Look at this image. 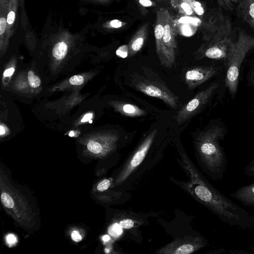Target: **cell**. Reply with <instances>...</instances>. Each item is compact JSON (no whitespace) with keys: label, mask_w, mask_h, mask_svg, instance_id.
<instances>
[{"label":"cell","mask_w":254,"mask_h":254,"mask_svg":"<svg viewBox=\"0 0 254 254\" xmlns=\"http://www.w3.org/2000/svg\"><path fill=\"white\" fill-rule=\"evenodd\" d=\"M182 160L190 175V180L182 185L186 191L222 222L240 229L254 230L253 213L236 204L214 187L184 154Z\"/></svg>","instance_id":"cell-1"},{"label":"cell","mask_w":254,"mask_h":254,"mask_svg":"<svg viewBox=\"0 0 254 254\" xmlns=\"http://www.w3.org/2000/svg\"><path fill=\"white\" fill-rule=\"evenodd\" d=\"M226 133L221 126L214 125L200 132L195 140L201 167L213 181H221L226 172L227 158L220 143Z\"/></svg>","instance_id":"cell-2"},{"label":"cell","mask_w":254,"mask_h":254,"mask_svg":"<svg viewBox=\"0 0 254 254\" xmlns=\"http://www.w3.org/2000/svg\"><path fill=\"white\" fill-rule=\"evenodd\" d=\"M254 49V37L240 31L238 39L233 43L230 53L225 77V85L232 97H235L238 88L241 65L247 53Z\"/></svg>","instance_id":"cell-3"},{"label":"cell","mask_w":254,"mask_h":254,"mask_svg":"<svg viewBox=\"0 0 254 254\" xmlns=\"http://www.w3.org/2000/svg\"><path fill=\"white\" fill-rule=\"evenodd\" d=\"M231 26L228 22L221 24L218 30L198 50L201 58L222 60L227 66L233 42L230 38Z\"/></svg>","instance_id":"cell-4"},{"label":"cell","mask_w":254,"mask_h":254,"mask_svg":"<svg viewBox=\"0 0 254 254\" xmlns=\"http://www.w3.org/2000/svg\"><path fill=\"white\" fill-rule=\"evenodd\" d=\"M207 241L200 235L184 236L175 239L157 250V254H190L205 247Z\"/></svg>","instance_id":"cell-5"},{"label":"cell","mask_w":254,"mask_h":254,"mask_svg":"<svg viewBox=\"0 0 254 254\" xmlns=\"http://www.w3.org/2000/svg\"><path fill=\"white\" fill-rule=\"evenodd\" d=\"M218 86V83H212L185 104L176 116V121L178 124L184 123L199 112L210 101Z\"/></svg>","instance_id":"cell-6"},{"label":"cell","mask_w":254,"mask_h":254,"mask_svg":"<svg viewBox=\"0 0 254 254\" xmlns=\"http://www.w3.org/2000/svg\"><path fill=\"white\" fill-rule=\"evenodd\" d=\"M165 19L163 45L165 58V66L171 67L175 62L177 45L174 21L167 9H165Z\"/></svg>","instance_id":"cell-7"},{"label":"cell","mask_w":254,"mask_h":254,"mask_svg":"<svg viewBox=\"0 0 254 254\" xmlns=\"http://www.w3.org/2000/svg\"><path fill=\"white\" fill-rule=\"evenodd\" d=\"M135 86L140 92L148 96L159 98L173 108L178 107L177 97L159 82L144 80L138 82Z\"/></svg>","instance_id":"cell-8"},{"label":"cell","mask_w":254,"mask_h":254,"mask_svg":"<svg viewBox=\"0 0 254 254\" xmlns=\"http://www.w3.org/2000/svg\"><path fill=\"white\" fill-rule=\"evenodd\" d=\"M157 130L154 129L145 138L132 157L126 164L119 180L124 181L142 162L147 154L154 138Z\"/></svg>","instance_id":"cell-9"},{"label":"cell","mask_w":254,"mask_h":254,"mask_svg":"<svg viewBox=\"0 0 254 254\" xmlns=\"http://www.w3.org/2000/svg\"><path fill=\"white\" fill-rule=\"evenodd\" d=\"M219 68L214 66H195L188 70L185 81L190 89H192L207 81L219 72Z\"/></svg>","instance_id":"cell-10"},{"label":"cell","mask_w":254,"mask_h":254,"mask_svg":"<svg viewBox=\"0 0 254 254\" xmlns=\"http://www.w3.org/2000/svg\"><path fill=\"white\" fill-rule=\"evenodd\" d=\"M165 9L164 7H161L157 10L154 27L156 53L161 64L165 66L166 63L163 45V36L165 21Z\"/></svg>","instance_id":"cell-11"},{"label":"cell","mask_w":254,"mask_h":254,"mask_svg":"<svg viewBox=\"0 0 254 254\" xmlns=\"http://www.w3.org/2000/svg\"><path fill=\"white\" fill-rule=\"evenodd\" d=\"M149 24V22L143 24L130 39L127 44L129 57L134 56L142 48L147 38Z\"/></svg>","instance_id":"cell-12"},{"label":"cell","mask_w":254,"mask_h":254,"mask_svg":"<svg viewBox=\"0 0 254 254\" xmlns=\"http://www.w3.org/2000/svg\"><path fill=\"white\" fill-rule=\"evenodd\" d=\"M230 196L246 207H254V183L240 188L230 193Z\"/></svg>","instance_id":"cell-13"},{"label":"cell","mask_w":254,"mask_h":254,"mask_svg":"<svg viewBox=\"0 0 254 254\" xmlns=\"http://www.w3.org/2000/svg\"><path fill=\"white\" fill-rule=\"evenodd\" d=\"M239 8L243 19L254 30V0H239Z\"/></svg>","instance_id":"cell-14"},{"label":"cell","mask_w":254,"mask_h":254,"mask_svg":"<svg viewBox=\"0 0 254 254\" xmlns=\"http://www.w3.org/2000/svg\"><path fill=\"white\" fill-rule=\"evenodd\" d=\"M116 109L124 116L136 117L145 115V112L137 106L128 103H119L116 105Z\"/></svg>","instance_id":"cell-15"},{"label":"cell","mask_w":254,"mask_h":254,"mask_svg":"<svg viewBox=\"0 0 254 254\" xmlns=\"http://www.w3.org/2000/svg\"><path fill=\"white\" fill-rule=\"evenodd\" d=\"M9 0H0V40L6 30L7 16L8 13Z\"/></svg>","instance_id":"cell-16"},{"label":"cell","mask_w":254,"mask_h":254,"mask_svg":"<svg viewBox=\"0 0 254 254\" xmlns=\"http://www.w3.org/2000/svg\"><path fill=\"white\" fill-rule=\"evenodd\" d=\"M171 4L183 15L193 17L196 15L190 5L184 0H171Z\"/></svg>","instance_id":"cell-17"},{"label":"cell","mask_w":254,"mask_h":254,"mask_svg":"<svg viewBox=\"0 0 254 254\" xmlns=\"http://www.w3.org/2000/svg\"><path fill=\"white\" fill-rule=\"evenodd\" d=\"M17 0H9L8 13L7 16V28L6 30V36H9L11 34V28L15 19V11H16Z\"/></svg>","instance_id":"cell-18"},{"label":"cell","mask_w":254,"mask_h":254,"mask_svg":"<svg viewBox=\"0 0 254 254\" xmlns=\"http://www.w3.org/2000/svg\"><path fill=\"white\" fill-rule=\"evenodd\" d=\"M67 52V46L64 42L57 43L53 48V56L58 60H62L65 56Z\"/></svg>","instance_id":"cell-19"},{"label":"cell","mask_w":254,"mask_h":254,"mask_svg":"<svg viewBox=\"0 0 254 254\" xmlns=\"http://www.w3.org/2000/svg\"><path fill=\"white\" fill-rule=\"evenodd\" d=\"M187 2L196 15L202 17L205 12L204 7L202 4L196 0H184Z\"/></svg>","instance_id":"cell-20"},{"label":"cell","mask_w":254,"mask_h":254,"mask_svg":"<svg viewBox=\"0 0 254 254\" xmlns=\"http://www.w3.org/2000/svg\"><path fill=\"white\" fill-rule=\"evenodd\" d=\"M87 147L90 152L94 154H99L104 149L100 143L95 141L89 142Z\"/></svg>","instance_id":"cell-21"},{"label":"cell","mask_w":254,"mask_h":254,"mask_svg":"<svg viewBox=\"0 0 254 254\" xmlns=\"http://www.w3.org/2000/svg\"><path fill=\"white\" fill-rule=\"evenodd\" d=\"M28 80L29 84L32 87L36 88L41 84V80L40 78L34 75L32 70L29 71L28 73Z\"/></svg>","instance_id":"cell-22"},{"label":"cell","mask_w":254,"mask_h":254,"mask_svg":"<svg viewBox=\"0 0 254 254\" xmlns=\"http://www.w3.org/2000/svg\"><path fill=\"white\" fill-rule=\"evenodd\" d=\"M1 200L3 204L8 208L13 207L14 205L12 198L6 192L1 193Z\"/></svg>","instance_id":"cell-23"},{"label":"cell","mask_w":254,"mask_h":254,"mask_svg":"<svg viewBox=\"0 0 254 254\" xmlns=\"http://www.w3.org/2000/svg\"><path fill=\"white\" fill-rule=\"evenodd\" d=\"M139 8L143 9V12L144 14H145V12H146L145 8L150 7L155 5V2L151 0H135Z\"/></svg>","instance_id":"cell-24"},{"label":"cell","mask_w":254,"mask_h":254,"mask_svg":"<svg viewBox=\"0 0 254 254\" xmlns=\"http://www.w3.org/2000/svg\"><path fill=\"white\" fill-rule=\"evenodd\" d=\"M244 174L248 177L254 176V158L244 168Z\"/></svg>","instance_id":"cell-25"},{"label":"cell","mask_w":254,"mask_h":254,"mask_svg":"<svg viewBox=\"0 0 254 254\" xmlns=\"http://www.w3.org/2000/svg\"><path fill=\"white\" fill-rule=\"evenodd\" d=\"M129 50L127 45H124L120 46L116 50V55L120 58H126L128 56Z\"/></svg>","instance_id":"cell-26"},{"label":"cell","mask_w":254,"mask_h":254,"mask_svg":"<svg viewBox=\"0 0 254 254\" xmlns=\"http://www.w3.org/2000/svg\"><path fill=\"white\" fill-rule=\"evenodd\" d=\"M134 222V221L128 218H126L121 220L119 223V226L121 228L123 229H129L133 227Z\"/></svg>","instance_id":"cell-27"},{"label":"cell","mask_w":254,"mask_h":254,"mask_svg":"<svg viewBox=\"0 0 254 254\" xmlns=\"http://www.w3.org/2000/svg\"><path fill=\"white\" fill-rule=\"evenodd\" d=\"M126 24V23L118 19H114L110 21L107 24L110 28L117 29L124 27Z\"/></svg>","instance_id":"cell-28"},{"label":"cell","mask_w":254,"mask_h":254,"mask_svg":"<svg viewBox=\"0 0 254 254\" xmlns=\"http://www.w3.org/2000/svg\"><path fill=\"white\" fill-rule=\"evenodd\" d=\"M69 81L72 85H80L84 82V78L81 75H74L70 78Z\"/></svg>","instance_id":"cell-29"},{"label":"cell","mask_w":254,"mask_h":254,"mask_svg":"<svg viewBox=\"0 0 254 254\" xmlns=\"http://www.w3.org/2000/svg\"><path fill=\"white\" fill-rule=\"evenodd\" d=\"M110 185V181L108 179H105L98 184L97 189L99 191H103L107 190L109 188Z\"/></svg>","instance_id":"cell-30"},{"label":"cell","mask_w":254,"mask_h":254,"mask_svg":"<svg viewBox=\"0 0 254 254\" xmlns=\"http://www.w3.org/2000/svg\"><path fill=\"white\" fill-rule=\"evenodd\" d=\"M120 228L121 227L119 224H115L110 228L109 233L113 236L119 234L121 233Z\"/></svg>","instance_id":"cell-31"},{"label":"cell","mask_w":254,"mask_h":254,"mask_svg":"<svg viewBox=\"0 0 254 254\" xmlns=\"http://www.w3.org/2000/svg\"><path fill=\"white\" fill-rule=\"evenodd\" d=\"M7 243L9 246H12L17 242L16 237L13 234H9L6 237Z\"/></svg>","instance_id":"cell-32"},{"label":"cell","mask_w":254,"mask_h":254,"mask_svg":"<svg viewBox=\"0 0 254 254\" xmlns=\"http://www.w3.org/2000/svg\"><path fill=\"white\" fill-rule=\"evenodd\" d=\"M239 0H218L221 4H225L228 8H231L234 3H236Z\"/></svg>","instance_id":"cell-33"},{"label":"cell","mask_w":254,"mask_h":254,"mask_svg":"<svg viewBox=\"0 0 254 254\" xmlns=\"http://www.w3.org/2000/svg\"><path fill=\"white\" fill-rule=\"evenodd\" d=\"M72 239L76 242H79L81 241L82 237L81 235L79 234V232L77 231L74 230L72 231L71 234Z\"/></svg>","instance_id":"cell-34"},{"label":"cell","mask_w":254,"mask_h":254,"mask_svg":"<svg viewBox=\"0 0 254 254\" xmlns=\"http://www.w3.org/2000/svg\"><path fill=\"white\" fill-rule=\"evenodd\" d=\"M14 71V68L10 67L6 69L3 72V75L4 76H10L12 75Z\"/></svg>","instance_id":"cell-35"},{"label":"cell","mask_w":254,"mask_h":254,"mask_svg":"<svg viewBox=\"0 0 254 254\" xmlns=\"http://www.w3.org/2000/svg\"><path fill=\"white\" fill-rule=\"evenodd\" d=\"M92 117V114L91 113H89L87 114H86L82 119L81 120V122H85L88 121H89Z\"/></svg>","instance_id":"cell-36"},{"label":"cell","mask_w":254,"mask_h":254,"mask_svg":"<svg viewBox=\"0 0 254 254\" xmlns=\"http://www.w3.org/2000/svg\"><path fill=\"white\" fill-rule=\"evenodd\" d=\"M110 239V237L108 235H105L104 236H103V240L105 242H107Z\"/></svg>","instance_id":"cell-37"},{"label":"cell","mask_w":254,"mask_h":254,"mask_svg":"<svg viewBox=\"0 0 254 254\" xmlns=\"http://www.w3.org/2000/svg\"><path fill=\"white\" fill-rule=\"evenodd\" d=\"M0 133L1 135H2L5 133L4 128L1 125L0 126Z\"/></svg>","instance_id":"cell-38"},{"label":"cell","mask_w":254,"mask_h":254,"mask_svg":"<svg viewBox=\"0 0 254 254\" xmlns=\"http://www.w3.org/2000/svg\"><path fill=\"white\" fill-rule=\"evenodd\" d=\"M69 135L70 136H72L74 135V133H73V131H71L70 132L69 134Z\"/></svg>","instance_id":"cell-39"},{"label":"cell","mask_w":254,"mask_h":254,"mask_svg":"<svg viewBox=\"0 0 254 254\" xmlns=\"http://www.w3.org/2000/svg\"><path fill=\"white\" fill-rule=\"evenodd\" d=\"M253 83H254V72L253 73Z\"/></svg>","instance_id":"cell-40"},{"label":"cell","mask_w":254,"mask_h":254,"mask_svg":"<svg viewBox=\"0 0 254 254\" xmlns=\"http://www.w3.org/2000/svg\"><path fill=\"white\" fill-rule=\"evenodd\" d=\"M92 120H89V123H92Z\"/></svg>","instance_id":"cell-41"},{"label":"cell","mask_w":254,"mask_h":254,"mask_svg":"<svg viewBox=\"0 0 254 254\" xmlns=\"http://www.w3.org/2000/svg\"><path fill=\"white\" fill-rule=\"evenodd\" d=\"M155 0L159 1V0Z\"/></svg>","instance_id":"cell-42"}]
</instances>
